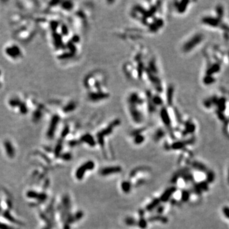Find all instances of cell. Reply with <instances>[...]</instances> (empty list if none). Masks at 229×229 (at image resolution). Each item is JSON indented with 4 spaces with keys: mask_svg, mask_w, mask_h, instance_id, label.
<instances>
[{
    "mask_svg": "<svg viewBox=\"0 0 229 229\" xmlns=\"http://www.w3.org/2000/svg\"><path fill=\"white\" fill-rule=\"evenodd\" d=\"M27 195H28V197H30V198H37V199L39 197V194L33 191H28V193H27Z\"/></svg>",
    "mask_w": 229,
    "mask_h": 229,
    "instance_id": "obj_6",
    "label": "cell"
},
{
    "mask_svg": "<svg viewBox=\"0 0 229 229\" xmlns=\"http://www.w3.org/2000/svg\"><path fill=\"white\" fill-rule=\"evenodd\" d=\"M0 229H11V228L5 225H0Z\"/></svg>",
    "mask_w": 229,
    "mask_h": 229,
    "instance_id": "obj_11",
    "label": "cell"
},
{
    "mask_svg": "<svg viewBox=\"0 0 229 229\" xmlns=\"http://www.w3.org/2000/svg\"><path fill=\"white\" fill-rule=\"evenodd\" d=\"M61 149H62V145H61V143H59L58 144V145L57 146L56 149H55V155L58 156L59 154V152H61Z\"/></svg>",
    "mask_w": 229,
    "mask_h": 229,
    "instance_id": "obj_8",
    "label": "cell"
},
{
    "mask_svg": "<svg viewBox=\"0 0 229 229\" xmlns=\"http://www.w3.org/2000/svg\"><path fill=\"white\" fill-rule=\"evenodd\" d=\"M64 160H70L71 158V155L70 154H64L62 156V158Z\"/></svg>",
    "mask_w": 229,
    "mask_h": 229,
    "instance_id": "obj_9",
    "label": "cell"
},
{
    "mask_svg": "<svg viewBox=\"0 0 229 229\" xmlns=\"http://www.w3.org/2000/svg\"><path fill=\"white\" fill-rule=\"evenodd\" d=\"M119 171H120V167H109V168H106L102 170L101 174L103 175H108V174L116 173V172H119Z\"/></svg>",
    "mask_w": 229,
    "mask_h": 229,
    "instance_id": "obj_4",
    "label": "cell"
},
{
    "mask_svg": "<svg viewBox=\"0 0 229 229\" xmlns=\"http://www.w3.org/2000/svg\"><path fill=\"white\" fill-rule=\"evenodd\" d=\"M94 166V163L92 162H88L83 164L82 166H81L77 170L76 173V176L78 180L82 179L83 176L85 174V172L86 171H88V170L92 169Z\"/></svg>",
    "mask_w": 229,
    "mask_h": 229,
    "instance_id": "obj_1",
    "label": "cell"
},
{
    "mask_svg": "<svg viewBox=\"0 0 229 229\" xmlns=\"http://www.w3.org/2000/svg\"><path fill=\"white\" fill-rule=\"evenodd\" d=\"M58 123V117L57 116H55L53 118L52 123H51L49 129L48 131V136L50 138H52L54 136V132H55V127L57 126V124Z\"/></svg>",
    "mask_w": 229,
    "mask_h": 229,
    "instance_id": "obj_2",
    "label": "cell"
},
{
    "mask_svg": "<svg viewBox=\"0 0 229 229\" xmlns=\"http://www.w3.org/2000/svg\"><path fill=\"white\" fill-rule=\"evenodd\" d=\"M139 225L143 228L145 227H146V222L144 220H141L140 222H139Z\"/></svg>",
    "mask_w": 229,
    "mask_h": 229,
    "instance_id": "obj_10",
    "label": "cell"
},
{
    "mask_svg": "<svg viewBox=\"0 0 229 229\" xmlns=\"http://www.w3.org/2000/svg\"><path fill=\"white\" fill-rule=\"evenodd\" d=\"M174 190H175V188H171V189L167 190L162 197V200H164V201H166V200H168L169 197L171 195V194L173 193V192Z\"/></svg>",
    "mask_w": 229,
    "mask_h": 229,
    "instance_id": "obj_5",
    "label": "cell"
},
{
    "mask_svg": "<svg viewBox=\"0 0 229 229\" xmlns=\"http://www.w3.org/2000/svg\"><path fill=\"white\" fill-rule=\"evenodd\" d=\"M4 147H5V148H6L7 155H8L9 157H11V158L13 157L15 154L14 150H13V147L11 145V143L8 142V141H6V142H4Z\"/></svg>",
    "mask_w": 229,
    "mask_h": 229,
    "instance_id": "obj_3",
    "label": "cell"
},
{
    "mask_svg": "<svg viewBox=\"0 0 229 229\" xmlns=\"http://www.w3.org/2000/svg\"><path fill=\"white\" fill-rule=\"evenodd\" d=\"M122 187V189H123V190H124L125 191H129V190H130V188H131L130 184H129V183H127V182H124V183H123Z\"/></svg>",
    "mask_w": 229,
    "mask_h": 229,
    "instance_id": "obj_7",
    "label": "cell"
}]
</instances>
